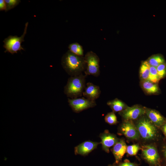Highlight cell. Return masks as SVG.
Segmentation results:
<instances>
[{"instance_id":"12","label":"cell","mask_w":166,"mask_h":166,"mask_svg":"<svg viewBox=\"0 0 166 166\" xmlns=\"http://www.w3.org/2000/svg\"><path fill=\"white\" fill-rule=\"evenodd\" d=\"M101 93V91L98 86L89 82L86 84L82 95L87 99L95 101L99 97Z\"/></svg>"},{"instance_id":"25","label":"cell","mask_w":166,"mask_h":166,"mask_svg":"<svg viewBox=\"0 0 166 166\" xmlns=\"http://www.w3.org/2000/svg\"><path fill=\"white\" fill-rule=\"evenodd\" d=\"M108 166H137V164L131 163L127 160H126L123 162H119L117 164L114 163L113 164L109 165Z\"/></svg>"},{"instance_id":"28","label":"cell","mask_w":166,"mask_h":166,"mask_svg":"<svg viewBox=\"0 0 166 166\" xmlns=\"http://www.w3.org/2000/svg\"><path fill=\"white\" fill-rule=\"evenodd\" d=\"M164 154H165V158H166V149L165 150V151Z\"/></svg>"},{"instance_id":"13","label":"cell","mask_w":166,"mask_h":166,"mask_svg":"<svg viewBox=\"0 0 166 166\" xmlns=\"http://www.w3.org/2000/svg\"><path fill=\"white\" fill-rule=\"evenodd\" d=\"M127 146L123 139L119 140L113 146V153L115 159L116 164H117L121 160L125 153L126 152Z\"/></svg>"},{"instance_id":"26","label":"cell","mask_w":166,"mask_h":166,"mask_svg":"<svg viewBox=\"0 0 166 166\" xmlns=\"http://www.w3.org/2000/svg\"><path fill=\"white\" fill-rule=\"evenodd\" d=\"M5 10V11L6 10V5L4 0H0V10Z\"/></svg>"},{"instance_id":"6","label":"cell","mask_w":166,"mask_h":166,"mask_svg":"<svg viewBox=\"0 0 166 166\" xmlns=\"http://www.w3.org/2000/svg\"><path fill=\"white\" fill-rule=\"evenodd\" d=\"M68 102L73 111L77 113L93 107L96 105L95 101L91 100L84 97L68 98Z\"/></svg>"},{"instance_id":"23","label":"cell","mask_w":166,"mask_h":166,"mask_svg":"<svg viewBox=\"0 0 166 166\" xmlns=\"http://www.w3.org/2000/svg\"><path fill=\"white\" fill-rule=\"evenodd\" d=\"M6 5V12L12 9L21 2L20 0H5Z\"/></svg>"},{"instance_id":"15","label":"cell","mask_w":166,"mask_h":166,"mask_svg":"<svg viewBox=\"0 0 166 166\" xmlns=\"http://www.w3.org/2000/svg\"><path fill=\"white\" fill-rule=\"evenodd\" d=\"M141 85L143 89L148 93L154 94L159 91L157 84L153 83L148 80H143Z\"/></svg>"},{"instance_id":"17","label":"cell","mask_w":166,"mask_h":166,"mask_svg":"<svg viewBox=\"0 0 166 166\" xmlns=\"http://www.w3.org/2000/svg\"><path fill=\"white\" fill-rule=\"evenodd\" d=\"M146 61L150 66L156 68L159 65L165 62L164 57L160 54L153 55Z\"/></svg>"},{"instance_id":"3","label":"cell","mask_w":166,"mask_h":166,"mask_svg":"<svg viewBox=\"0 0 166 166\" xmlns=\"http://www.w3.org/2000/svg\"><path fill=\"white\" fill-rule=\"evenodd\" d=\"M28 25V22L26 23L24 32L21 37L10 35L4 39L3 41L4 43L3 46L6 49L5 53L8 52L13 54L17 53L18 51L24 50L21 44L24 41V38L27 33Z\"/></svg>"},{"instance_id":"21","label":"cell","mask_w":166,"mask_h":166,"mask_svg":"<svg viewBox=\"0 0 166 166\" xmlns=\"http://www.w3.org/2000/svg\"><path fill=\"white\" fill-rule=\"evenodd\" d=\"M105 120L106 123L111 125L117 123V117L113 112L108 113L105 116Z\"/></svg>"},{"instance_id":"1","label":"cell","mask_w":166,"mask_h":166,"mask_svg":"<svg viewBox=\"0 0 166 166\" xmlns=\"http://www.w3.org/2000/svg\"><path fill=\"white\" fill-rule=\"evenodd\" d=\"M61 64L65 71L71 76L80 75L85 70L84 57L76 55L69 50L63 55Z\"/></svg>"},{"instance_id":"9","label":"cell","mask_w":166,"mask_h":166,"mask_svg":"<svg viewBox=\"0 0 166 166\" xmlns=\"http://www.w3.org/2000/svg\"><path fill=\"white\" fill-rule=\"evenodd\" d=\"M99 136L101 139L100 143L102 144V149L107 153L109 152V148L113 146L119 140L115 135L107 130L101 134Z\"/></svg>"},{"instance_id":"11","label":"cell","mask_w":166,"mask_h":166,"mask_svg":"<svg viewBox=\"0 0 166 166\" xmlns=\"http://www.w3.org/2000/svg\"><path fill=\"white\" fill-rule=\"evenodd\" d=\"M100 143L93 142L90 140L83 142L75 148L74 152L76 155L85 156L97 148Z\"/></svg>"},{"instance_id":"27","label":"cell","mask_w":166,"mask_h":166,"mask_svg":"<svg viewBox=\"0 0 166 166\" xmlns=\"http://www.w3.org/2000/svg\"><path fill=\"white\" fill-rule=\"evenodd\" d=\"M163 129L164 132L166 136V124H165L164 126Z\"/></svg>"},{"instance_id":"22","label":"cell","mask_w":166,"mask_h":166,"mask_svg":"<svg viewBox=\"0 0 166 166\" xmlns=\"http://www.w3.org/2000/svg\"><path fill=\"white\" fill-rule=\"evenodd\" d=\"M157 73L160 79L164 78L166 75V63L164 62L156 67Z\"/></svg>"},{"instance_id":"7","label":"cell","mask_w":166,"mask_h":166,"mask_svg":"<svg viewBox=\"0 0 166 166\" xmlns=\"http://www.w3.org/2000/svg\"><path fill=\"white\" fill-rule=\"evenodd\" d=\"M142 153L144 158L149 164L155 166L159 165V156L155 147L145 145L142 149Z\"/></svg>"},{"instance_id":"2","label":"cell","mask_w":166,"mask_h":166,"mask_svg":"<svg viewBox=\"0 0 166 166\" xmlns=\"http://www.w3.org/2000/svg\"><path fill=\"white\" fill-rule=\"evenodd\" d=\"M86 76L81 74L71 76L68 79L64 89V93L67 97L74 99L82 96L86 87Z\"/></svg>"},{"instance_id":"20","label":"cell","mask_w":166,"mask_h":166,"mask_svg":"<svg viewBox=\"0 0 166 166\" xmlns=\"http://www.w3.org/2000/svg\"><path fill=\"white\" fill-rule=\"evenodd\" d=\"M160 80L156 68L150 65V73L148 80L153 83H157Z\"/></svg>"},{"instance_id":"8","label":"cell","mask_w":166,"mask_h":166,"mask_svg":"<svg viewBox=\"0 0 166 166\" xmlns=\"http://www.w3.org/2000/svg\"><path fill=\"white\" fill-rule=\"evenodd\" d=\"M145 113V110L138 105L126 108L120 114L126 121L135 120Z\"/></svg>"},{"instance_id":"16","label":"cell","mask_w":166,"mask_h":166,"mask_svg":"<svg viewBox=\"0 0 166 166\" xmlns=\"http://www.w3.org/2000/svg\"><path fill=\"white\" fill-rule=\"evenodd\" d=\"M107 104L109 106L113 112H121L126 108L124 103L118 99H115L108 102Z\"/></svg>"},{"instance_id":"14","label":"cell","mask_w":166,"mask_h":166,"mask_svg":"<svg viewBox=\"0 0 166 166\" xmlns=\"http://www.w3.org/2000/svg\"><path fill=\"white\" fill-rule=\"evenodd\" d=\"M145 113L151 121L157 125H160L165 121L163 117L155 110L147 109L145 110Z\"/></svg>"},{"instance_id":"5","label":"cell","mask_w":166,"mask_h":166,"mask_svg":"<svg viewBox=\"0 0 166 166\" xmlns=\"http://www.w3.org/2000/svg\"><path fill=\"white\" fill-rule=\"evenodd\" d=\"M136 128L139 134L144 139H152L156 135V129L155 126L146 119H140L137 123Z\"/></svg>"},{"instance_id":"19","label":"cell","mask_w":166,"mask_h":166,"mask_svg":"<svg viewBox=\"0 0 166 166\" xmlns=\"http://www.w3.org/2000/svg\"><path fill=\"white\" fill-rule=\"evenodd\" d=\"M69 50L73 53L81 56H84V50L82 46L78 43L70 44L68 46Z\"/></svg>"},{"instance_id":"24","label":"cell","mask_w":166,"mask_h":166,"mask_svg":"<svg viewBox=\"0 0 166 166\" xmlns=\"http://www.w3.org/2000/svg\"><path fill=\"white\" fill-rule=\"evenodd\" d=\"M139 149L137 144H133L127 147L126 152L130 155H136Z\"/></svg>"},{"instance_id":"10","label":"cell","mask_w":166,"mask_h":166,"mask_svg":"<svg viewBox=\"0 0 166 166\" xmlns=\"http://www.w3.org/2000/svg\"><path fill=\"white\" fill-rule=\"evenodd\" d=\"M120 131L128 138L132 139H137L139 138V134L136 127L129 121H126L122 124Z\"/></svg>"},{"instance_id":"18","label":"cell","mask_w":166,"mask_h":166,"mask_svg":"<svg viewBox=\"0 0 166 166\" xmlns=\"http://www.w3.org/2000/svg\"><path fill=\"white\" fill-rule=\"evenodd\" d=\"M150 65L147 61L143 62L140 68V75L143 80H148L150 73Z\"/></svg>"},{"instance_id":"4","label":"cell","mask_w":166,"mask_h":166,"mask_svg":"<svg viewBox=\"0 0 166 166\" xmlns=\"http://www.w3.org/2000/svg\"><path fill=\"white\" fill-rule=\"evenodd\" d=\"M86 76L91 75L95 77L100 74V59L97 54L92 51L87 52L84 56Z\"/></svg>"}]
</instances>
